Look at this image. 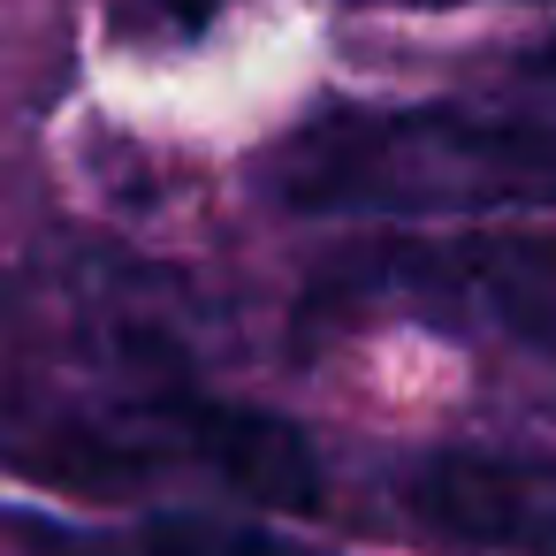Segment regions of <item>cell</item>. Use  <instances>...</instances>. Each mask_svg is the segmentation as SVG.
<instances>
[{
    "mask_svg": "<svg viewBox=\"0 0 556 556\" xmlns=\"http://www.w3.org/2000/svg\"><path fill=\"white\" fill-rule=\"evenodd\" d=\"M275 199L328 222H472L556 206V123L480 108H336L275 153Z\"/></svg>",
    "mask_w": 556,
    "mask_h": 556,
    "instance_id": "6da1fadb",
    "label": "cell"
},
{
    "mask_svg": "<svg viewBox=\"0 0 556 556\" xmlns=\"http://www.w3.org/2000/svg\"><path fill=\"white\" fill-rule=\"evenodd\" d=\"M412 510L472 548L556 556V457L526 450H442L412 472Z\"/></svg>",
    "mask_w": 556,
    "mask_h": 556,
    "instance_id": "7a4b0ae2",
    "label": "cell"
},
{
    "mask_svg": "<svg viewBox=\"0 0 556 556\" xmlns=\"http://www.w3.org/2000/svg\"><path fill=\"white\" fill-rule=\"evenodd\" d=\"M184 434L237 495H252L267 510H313L320 503V457L305 450L298 427H282L267 412H237V404H191Z\"/></svg>",
    "mask_w": 556,
    "mask_h": 556,
    "instance_id": "3957f363",
    "label": "cell"
},
{
    "mask_svg": "<svg viewBox=\"0 0 556 556\" xmlns=\"http://www.w3.org/2000/svg\"><path fill=\"white\" fill-rule=\"evenodd\" d=\"M138 556H252V541L244 533H222L206 518H161V526H146Z\"/></svg>",
    "mask_w": 556,
    "mask_h": 556,
    "instance_id": "277c9868",
    "label": "cell"
},
{
    "mask_svg": "<svg viewBox=\"0 0 556 556\" xmlns=\"http://www.w3.org/2000/svg\"><path fill=\"white\" fill-rule=\"evenodd\" d=\"M222 9H229V0H161V16H168V24H184V31H199V24H214Z\"/></svg>",
    "mask_w": 556,
    "mask_h": 556,
    "instance_id": "5b68a950",
    "label": "cell"
},
{
    "mask_svg": "<svg viewBox=\"0 0 556 556\" xmlns=\"http://www.w3.org/2000/svg\"><path fill=\"white\" fill-rule=\"evenodd\" d=\"M526 70H533V77H548V85H556V39H541V47H533V62H526Z\"/></svg>",
    "mask_w": 556,
    "mask_h": 556,
    "instance_id": "8992f818",
    "label": "cell"
},
{
    "mask_svg": "<svg viewBox=\"0 0 556 556\" xmlns=\"http://www.w3.org/2000/svg\"><path fill=\"white\" fill-rule=\"evenodd\" d=\"M419 9H472V0H419Z\"/></svg>",
    "mask_w": 556,
    "mask_h": 556,
    "instance_id": "52a82bcc",
    "label": "cell"
}]
</instances>
